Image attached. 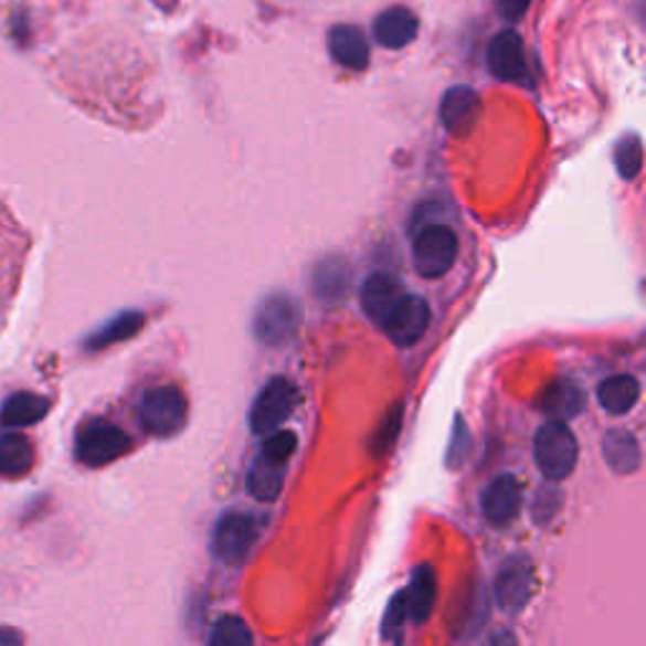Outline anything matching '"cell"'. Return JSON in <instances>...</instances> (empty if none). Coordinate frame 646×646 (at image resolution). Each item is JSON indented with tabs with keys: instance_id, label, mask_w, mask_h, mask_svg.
<instances>
[{
	"instance_id": "1",
	"label": "cell",
	"mask_w": 646,
	"mask_h": 646,
	"mask_svg": "<svg viewBox=\"0 0 646 646\" xmlns=\"http://www.w3.org/2000/svg\"><path fill=\"white\" fill-rule=\"evenodd\" d=\"M533 453L538 470L543 473L546 480L559 483L563 477H569L573 467H576L579 445L569 424L551 420L538 430Z\"/></svg>"
},
{
	"instance_id": "2",
	"label": "cell",
	"mask_w": 646,
	"mask_h": 646,
	"mask_svg": "<svg viewBox=\"0 0 646 646\" xmlns=\"http://www.w3.org/2000/svg\"><path fill=\"white\" fill-rule=\"evenodd\" d=\"M188 402L177 386H155L141 396L139 420L155 437H172L184 427Z\"/></svg>"
},
{
	"instance_id": "3",
	"label": "cell",
	"mask_w": 646,
	"mask_h": 646,
	"mask_svg": "<svg viewBox=\"0 0 646 646\" xmlns=\"http://www.w3.org/2000/svg\"><path fill=\"white\" fill-rule=\"evenodd\" d=\"M414 268L422 278H442L449 273L457 261V235L453 227L432 223L420 230V235L414 237Z\"/></svg>"
},
{
	"instance_id": "4",
	"label": "cell",
	"mask_w": 646,
	"mask_h": 646,
	"mask_svg": "<svg viewBox=\"0 0 646 646\" xmlns=\"http://www.w3.org/2000/svg\"><path fill=\"white\" fill-rule=\"evenodd\" d=\"M131 447L127 432L117 424L94 420L84 424L76 435V459L86 467H102L121 457Z\"/></svg>"
},
{
	"instance_id": "5",
	"label": "cell",
	"mask_w": 646,
	"mask_h": 646,
	"mask_svg": "<svg viewBox=\"0 0 646 646\" xmlns=\"http://www.w3.org/2000/svg\"><path fill=\"white\" fill-rule=\"evenodd\" d=\"M298 404V389L290 384L288 379H271L263 386V392L255 400L251 410V430L255 435H268V432L278 430L290 414H294Z\"/></svg>"
},
{
	"instance_id": "6",
	"label": "cell",
	"mask_w": 646,
	"mask_h": 646,
	"mask_svg": "<svg viewBox=\"0 0 646 646\" xmlns=\"http://www.w3.org/2000/svg\"><path fill=\"white\" fill-rule=\"evenodd\" d=\"M258 538V523L245 512H227L218 520L215 533H212V555L227 565L245 561L251 548Z\"/></svg>"
},
{
	"instance_id": "7",
	"label": "cell",
	"mask_w": 646,
	"mask_h": 646,
	"mask_svg": "<svg viewBox=\"0 0 646 646\" xmlns=\"http://www.w3.org/2000/svg\"><path fill=\"white\" fill-rule=\"evenodd\" d=\"M300 308L290 296L265 298L255 314V336L268 347H280L298 331Z\"/></svg>"
},
{
	"instance_id": "8",
	"label": "cell",
	"mask_w": 646,
	"mask_h": 646,
	"mask_svg": "<svg viewBox=\"0 0 646 646\" xmlns=\"http://www.w3.org/2000/svg\"><path fill=\"white\" fill-rule=\"evenodd\" d=\"M430 304L422 296L414 294H404L400 304L394 306V311L386 316V321L382 324V329L386 331L389 339H392L396 347H414L424 331L430 326Z\"/></svg>"
},
{
	"instance_id": "9",
	"label": "cell",
	"mask_w": 646,
	"mask_h": 646,
	"mask_svg": "<svg viewBox=\"0 0 646 646\" xmlns=\"http://www.w3.org/2000/svg\"><path fill=\"white\" fill-rule=\"evenodd\" d=\"M488 66L500 82L528 84L530 71L523 39L516 31H500L498 35H493L488 46Z\"/></svg>"
},
{
	"instance_id": "10",
	"label": "cell",
	"mask_w": 646,
	"mask_h": 646,
	"mask_svg": "<svg viewBox=\"0 0 646 646\" xmlns=\"http://www.w3.org/2000/svg\"><path fill=\"white\" fill-rule=\"evenodd\" d=\"M533 565L523 555H516L506 565H502L498 573V581H495V596H498V604L502 612L508 614H520L528 606L530 596H533Z\"/></svg>"
},
{
	"instance_id": "11",
	"label": "cell",
	"mask_w": 646,
	"mask_h": 646,
	"mask_svg": "<svg viewBox=\"0 0 646 646\" xmlns=\"http://www.w3.org/2000/svg\"><path fill=\"white\" fill-rule=\"evenodd\" d=\"M523 510V485L516 475H498L483 493V512L493 526L508 528Z\"/></svg>"
},
{
	"instance_id": "12",
	"label": "cell",
	"mask_w": 646,
	"mask_h": 646,
	"mask_svg": "<svg viewBox=\"0 0 646 646\" xmlns=\"http://www.w3.org/2000/svg\"><path fill=\"white\" fill-rule=\"evenodd\" d=\"M404 294L406 290L394 276H389V273H374V276H369L364 280V288H361V308H364V314L371 321L382 326Z\"/></svg>"
},
{
	"instance_id": "13",
	"label": "cell",
	"mask_w": 646,
	"mask_h": 646,
	"mask_svg": "<svg viewBox=\"0 0 646 646\" xmlns=\"http://www.w3.org/2000/svg\"><path fill=\"white\" fill-rule=\"evenodd\" d=\"M420 33V21L410 8L404 6H394L389 11L379 13L374 21V39L382 43L384 49H404L417 39Z\"/></svg>"
},
{
	"instance_id": "14",
	"label": "cell",
	"mask_w": 646,
	"mask_h": 646,
	"mask_svg": "<svg viewBox=\"0 0 646 646\" xmlns=\"http://www.w3.org/2000/svg\"><path fill=\"white\" fill-rule=\"evenodd\" d=\"M329 51L336 64L343 68L364 71L369 66V41L359 25H333Z\"/></svg>"
},
{
	"instance_id": "15",
	"label": "cell",
	"mask_w": 646,
	"mask_h": 646,
	"mask_svg": "<svg viewBox=\"0 0 646 646\" xmlns=\"http://www.w3.org/2000/svg\"><path fill=\"white\" fill-rule=\"evenodd\" d=\"M286 459H276L268 455H258L247 473V490L255 500L273 502L283 490V480H286Z\"/></svg>"
},
{
	"instance_id": "16",
	"label": "cell",
	"mask_w": 646,
	"mask_h": 646,
	"mask_svg": "<svg viewBox=\"0 0 646 646\" xmlns=\"http://www.w3.org/2000/svg\"><path fill=\"white\" fill-rule=\"evenodd\" d=\"M477 109H480V96H477L470 86H453L442 96L440 117L447 131L453 135H463L470 127Z\"/></svg>"
},
{
	"instance_id": "17",
	"label": "cell",
	"mask_w": 646,
	"mask_h": 646,
	"mask_svg": "<svg viewBox=\"0 0 646 646\" xmlns=\"http://www.w3.org/2000/svg\"><path fill=\"white\" fill-rule=\"evenodd\" d=\"M404 594V604H406V616L412 618L414 624L427 622L432 614V606H435V596H437V579L435 571L430 565H417V571L412 573V581Z\"/></svg>"
},
{
	"instance_id": "18",
	"label": "cell",
	"mask_w": 646,
	"mask_h": 646,
	"mask_svg": "<svg viewBox=\"0 0 646 646\" xmlns=\"http://www.w3.org/2000/svg\"><path fill=\"white\" fill-rule=\"evenodd\" d=\"M51 410L46 396L33 392H18L0 410V424L6 427H29V424L41 422Z\"/></svg>"
},
{
	"instance_id": "19",
	"label": "cell",
	"mask_w": 646,
	"mask_h": 646,
	"mask_svg": "<svg viewBox=\"0 0 646 646\" xmlns=\"http://www.w3.org/2000/svg\"><path fill=\"white\" fill-rule=\"evenodd\" d=\"M604 457L608 467L618 475H632L639 470L642 463V449L639 442L632 435V432L614 430L604 437Z\"/></svg>"
},
{
	"instance_id": "20",
	"label": "cell",
	"mask_w": 646,
	"mask_h": 646,
	"mask_svg": "<svg viewBox=\"0 0 646 646\" xmlns=\"http://www.w3.org/2000/svg\"><path fill=\"white\" fill-rule=\"evenodd\" d=\"M639 394H642V386L629 374L608 377L606 382H601L599 386V402L608 414H614V417L632 412L634 404L639 402Z\"/></svg>"
},
{
	"instance_id": "21",
	"label": "cell",
	"mask_w": 646,
	"mask_h": 646,
	"mask_svg": "<svg viewBox=\"0 0 646 646\" xmlns=\"http://www.w3.org/2000/svg\"><path fill=\"white\" fill-rule=\"evenodd\" d=\"M33 445L29 437L18 432H3L0 435V475L23 477L33 467Z\"/></svg>"
},
{
	"instance_id": "22",
	"label": "cell",
	"mask_w": 646,
	"mask_h": 646,
	"mask_svg": "<svg viewBox=\"0 0 646 646\" xmlns=\"http://www.w3.org/2000/svg\"><path fill=\"white\" fill-rule=\"evenodd\" d=\"M543 410L555 422H569L583 412V392L573 382H555L543 396Z\"/></svg>"
},
{
	"instance_id": "23",
	"label": "cell",
	"mask_w": 646,
	"mask_h": 646,
	"mask_svg": "<svg viewBox=\"0 0 646 646\" xmlns=\"http://www.w3.org/2000/svg\"><path fill=\"white\" fill-rule=\"evenodd\" d=\"M141 324H145V318H141L139 314H124L119 318H114V321L106 326V329L96 333L94 339L88 341V347L104 349V347H109V343L129 339V336H135L141 329Z\"/></svg>"
},
{
	"instance_id": "24",
	"label": "cell",
	"mask_w": 646,
	"mask_h": 646,
	"mask_svg": "<svg viewBox=\"0 0 646 646\" xmlns=\"http://www.w3.org/2000/svg\"><path fill=\"white\" fill-rule=\"evenodd\" d=\"M212 646H251L253 634L247 629V624L237 616H223L220 622L212 626L210 634Z\"/></svg>"
},
{
	"instance_id": "25",
	"label": "cell",
	"mask_w": 646,
	"mask_h": 646,
	"mask_svg": "<svg viewBox=\"0 0 646 646\" xmlns=\"http://www.w3.org/2000/svg\"><path fill=\"white\" fill-rule=\"evenodd\" d=\"M614 162H616V172L622 180H634L636 174L642 170V141L639 137H624L616 145L614 152Z\"/></svg>"
},
{
	"instance_id": "26",
	"label": "cell",
	"mask_w": 646,
	"mask_h": 646,
	"mask_svg": "<svg viewBox=\"0 0 646 646\" xmlns=\"http://www.w3.org/2000/svg\"><path fill=\"white\" fill-rule=\"evenodd\" d=\"M296 442H298V437L294 435V432H288V430H273V432H268V440L263 442V449L261 453L263 455H268V457H276V459H288L294 457V453H296Z\"/></svg>"
},
{
	"instance_id": "27",
	"label": "cell",
	"mask_w": 646,
	"mask_h": 646,
	"mask_svg": "<svg viewBox=\"0 0 646 646\" xmlns=\"http://www.w3.org/2000/svg\"><path fill=\"white\" fill-rule=\"evenodd\" d=\"M406 604H404V594H396L392 599V604H389V612L384 616V624H382V634L384 639L389 642H400L402 639V632H404V622H406Z\"/></svg>"
},
{
	"instance_id": "28",
	"label": "cell",
	"mask_w": 646,
	"mask_h": 646,
	"mask_svg": "<svg viewBox=\"0 0 646 646\" xmlns=\"http://www.w3.org/2000/svg\"><path fill=\"white\" fill-rule=\"evenodd\" d=\"M530 3H533V0H495V6H498L500 15L506 18V21H510V23L523 21Z\"/></svg>"
}]
</instances>
